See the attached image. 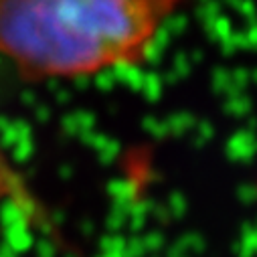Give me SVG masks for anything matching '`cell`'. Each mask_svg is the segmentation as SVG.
Returning a JSON list of instances; mask_svg holds the SVG:
<instances>
[{"instance_id": "7a4b0ae2", "label": "cell", "mask_w": 257, "mask_h": 257, "mask_svg": "<svg viewBox=\"0 0 257 257\" xmlns=\"http://www.w3.org/2000/svg\"><path fill=\"white\" fill-rule=\"evenodd\" d=\"M5 180H7V170H5V164L0 160V188L5 186Z\"/></svg>"}, {"instance_id": "6da1fadb", "label": "cell", "mask_w": 257, "mask_h": 257, "mask_svg": "<svg viewBox=\"0 0 257 257\" xmlns=\"http://www.w3.org/2000/svg\"><path fill=\"white\" fill-rule=\"evenodd\" d=\"M182 0H0V55L25 73L75 77L144 59Z\"/></svg>"}]
</instances>
